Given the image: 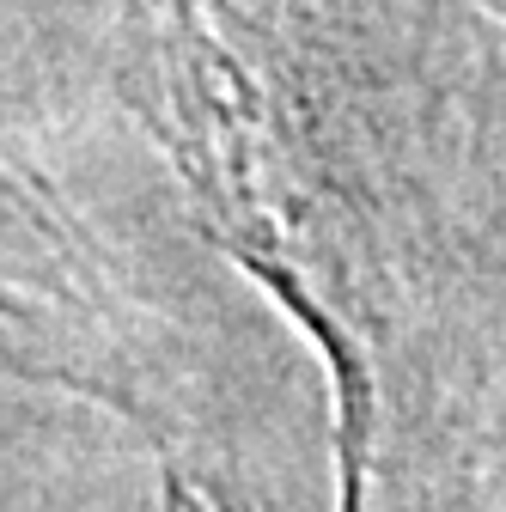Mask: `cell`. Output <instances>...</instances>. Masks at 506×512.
Segmentation results:
<instances>
[{
	"label": "cell",
	"instance_id": "cell-1",
	"mask_svg": "<svg viewBox=\"0 0 506 512\" xmlns=\"http://www.w3.org/2000/svg\"><path fill=\"white\" fill-rule=\"evenodd\" d=\"M159 512H238V506H226L214 488L189 482L177 464H165V500H159Z\"/></svg>",
	"mask_w": 506,
	"mask_h": 512
}]
</instances>
